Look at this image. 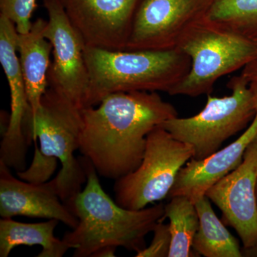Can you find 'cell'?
Instances as JSON below:
<instances>
[{"instance_id":"obj_21","label":"cell","mask_w":257,"mask_h":257,"mask_svg":"<svg viewBox=\"0 0 257 257\" xmlns=\"http://www.w3.org/2000/svg\"><path fill=\"white\" fill-rule=\"evenodd\" d=\"M35 156L33 162L28 170L18 172V177L26 182L34 184H43L48 182V179L55 172L57 165V159L42 155L40 148L35 142Z\"/></svg>"},{"instance_id":"obj_7","label":"cell","mask_w":257,"mask_h":257,"mask_svg":"<svg viewBox=\"0 0 257 257\" xmlns=\"http://www.w3.org/2000/svg\"><path fill=\"white\" fill-rule=\"evenodd\" d=\"M193 157L190 145L157 126L147 136L140 166L115 181V202L125 209L139 210L162 200L168 197L179 171Z\"/></svg>"},{"instance_id":"obj_6","label":"cell","mask_w":257,"mask_h":257,"mask_svg":"<svg viewBox=\"0 0 257 257\" xmlns=\"http://www.w3.org/2000/svg\"><path fill=\"white\" fill-rule=\"evenodd\" d=\"M227 87L231 91L229 96L207 94V104L197 114L177 116L159 126L176 140L190 145L195 160L217 152L226 140L246 128L256 114V94L241 74L230 79Z\"/></svg>"},{"instance_id":"obj_14","label":"cell","mask_w":257,"mask_h":257,"mask_svg":"<svg viewBox=\"0 0 257 257\" xmlns=\"http://www.w3.org/2000/svg\"><path fill=\"white\" fill-rule=\"evenodd\" d=\"M256 114L244 133L234 143L203 160L192 158L179 171L168 197L182 195L195 204L209 189L241 163L250 144L257 138Z\"/></svg>"},{"instance_id":"obj_15","label":"cell","mask_w":257,"mask_h":257,"mask_svg":"<svg viewBox=\"0 0 257 257\" xmlns=\"http://www.w3.org/2000/svg\"><path fill=\"white\" fill-rule=\"evenodd\" d=\"M46 24V20L37 19L28 33H18L17 40L19 61L30 106L28 114L30 118L35 117L48 88L52 45L44 35Z\"/></svg>"},{"instance_id":"obj_9","label":"cell","mask_w":257,"mask_h":257,"mask_svg":"<svg viewBox=\"0 0 257 257\" xmlns=\"http://www.w3.org/2000/svg\"><path fill=\"white\" fill-rule=\"evenodd\" d=\"M213 0H141L134 18L127 51L167 50L204 18Z\"/></svg>"},{"instance_id":"obj_16","label":"cell","mask_w":257,"mask_h":257,"mask_svg":"<svg viewBox=\"0 0 257 257\" xmlns=\"http://www.w3.org/2000/svg\"><path fill=\"white\" fill-rule=\"evenodd\" d=\"M60 221L47 219L40 223H23L13 218L0 220V256L8 257L18 246H41L37 257H62L71 245L55 236V229Z\"/></svg>"},{"instance_id":"obj_17","label":"cell","mask_w":257,"mask_h":257,"mask_svg":"<svg viewBox=\"0 0 257 257\" xmlns=\"http://www.w3.org/2000/svg\"><path fill=\"white\" fill-rule=\"evenodd\" d=\"M199 226L193 240L192 250L205 257H241L239 241L216 216L207 196L195 203Z\"/></svg>"},{"instance_id":"obj_8","label":"cell","mask_w":257,"mask_h":257,"mask_svg":"<svg viewBox=\"0 0 257 257\" xmlns=\"http://www.w3.org/2000/svg\"><path fill=\"white\" fill-rule=\"evenodd\" d=\"M48 20L44 35L52 45L53 62L48 73V86L79 108H85L89 73L85 59L86 44L71 23L60 0H45Z\"/></svg>"},{"instance_id":"obj_1","label":"cell","mask_w":257,"mask_h":257,"mask_svg":"<svg viewBox=\"0 0 257 257\" xmlns=\"http://www.w3.org/2000/svg\"><path fill=\"white\" fill-rule=\"evenodd\" d=\"M82 114L79 150L98 175L115 181L140 166L149 134L178 116L172 104L149 92L109 94Z\"/></svg>"},{"instance_id":"obj_19","label":"cell","mask_w":257,"mask_h":257,"mask_svg":"<svg viewBox=\"0 0 257 257\" xmlns=\"http://www.w3.org/2000/svg\"><path fill=\"white\" fill-rule=\"evenodd\" d=\"M206 18L257 43V0H213Z\"/></svg>"},{"instance_id":"obj_4","label":"cell","mask_w":257,"mask_h":257,"mask_svg":"<svg viewBox=\"0 0 257 257\" xmlns=\"http://www.w3.org/2000/svg\"><path fill=\"white\" fill-rule=\"evenodd\" d=\"M82 110L48 86L35 117L27 115L25 121L28 145L38 140L42 155L57 159L62 164L58 175L50 182L69 209L82 190V184L87 182L84 166L80 159L74 157V152L79 149Z\"/></svg>"},{"instance_id":"obj_3","label":"cell","mask_w":257,"mask_h":257,"mask_svg":"<svg viewBox=\"0 0 257 257\" xmlns=\"http://www.w3.org/2000/svg\"><path fill=\"white\" fill-rule=\"evenodd\" d=\"M89 73L85 108L114 93L171 91L191 67L190 58L176 47L167 50L111 51L84 49Z\"/></svg>"},{"instance_id":"obj_5","label":"cell","mask_w":257,"mask_h":257,"mask_svg":"<svg viewBox=\"0 0 257 257\" xmlns=\"http://www.w3.org/2000/svg\"><path fill=\"white\" fill-rule=\"evenodd\" d=\"M177 48L191 60L188 74L170 95L196 97L209 94L221 77L257 59L256 42L219 26L206 16L193 24Z\"/></svg>"},{"instance_id":"obj_12","label":"cell","mask_w":257,"mask_h":257,"mask_svg":"<svg viewBox=\"0 0 257 257\" xmlns=\"http://www.w3.org/2000/svg\"><path fill=\"white\" fill-rule=\"evenodd\" d=\"M18 32L14 24L0 15V62L9 84L11 113L3 134L0 161L18 172L25 170L28 147L25 121L30 111L26 86L17 55Z\"/></svg>"},{"instance_id":"obj_24","label":"cell","mask_w":257,"mask_h":257,"mask_svg":"<svg viewBox=\"0 0 257 257\" xmlns=\"http://www.w3.org/2000/svg\"><path fill=\"white\" fill-rule=\"evenodd\" d=\"M243 256H257V245L249 249H242Z\"/></svg>"},{"instance_id":"obj_11","label":"cell","mask_w":257,"mask_h":257,"mask_svg":"<svg viewBox=\"0 0 257 257\" xmlns=\"http://www.w3.org/2000/svg\"><path fill=\"white\" fill-rule=\"evenodd\" d=\"M86 45L124 51L141 0H60Z\"/></svg>"},{"instance_id":"obj_13","label":"cell","mask_w":257,"mask_h":257,"mask_svg":"<svg viewBox=\"0 0 257 257\" xmlns=\"http://www.w3.org/2000/svg\"><path fill=\"white\" fill-rule=\"evenodd\" d=\"M0 216L56 219L74 229L78 219L61 201L50 182L34 184L12 175L10 167L0 161Z\"/></svg>"},{"instance_id":"obj_18","label":"cell","mask_w":257,"mask_h":257,"mask_svg":"<svg viewBox=\"0 0 257 257\" xmlns=\"http://www.w3.org/2000/svg\"><path fill=\"white\" fill-rule=\"evenodd\" d=\"M167 218L170 219L172 235L169 257L196 256L192 251L193 240L199 226L195 204L185 196L170 198V202L165 206V219Z\"/></svg>"},{"instance_id":"obj_23","label":"cell","mask_w":257,"mask_h":257,"mask_svg":"<svg viewBox=\"0 0 257 257\" xmlns=\"http://www.w3.org/2000/svg\"><path fill=\"white\" fill-rule=\"evenodd\" d=\"M241 75L246 79L251 90L257 95V59L243 67Z\"/></svg>"},{"instance_id":"obj_22","label":"cell","mask_w":257,"mask_h":257,"mask_svg":"<svg viewBox=\"0 0 257 257\" xmlns=\"http://www.w3.org/2000/svg\"><path fill=\"white\" fill-rule=\"evenodd\" d=\"M153 233L151 243L137 252V257H169L172 243L170 224L160 221L155 226Z\"/></svg>"},{"instance_id":"obj_20","label":"cell","mask_w":257,"mask_h":257,"mask_svg":"<svg viewBox=\"0 0 257 257\" xmlns=\"http://www.w3.org/2000/svg\"><path fill=\"white\" fill-rule=\"evenodd\" d=\"M37 7V0H0V15L14 24L19 34H26L32 28Z\"/></svg>"},{"instance_id":"obj_25","label":"cell","mask_w":257,"mask_h":257,"mask_svg":"<svg viewBox=\"0 0 257 257\" xmlns=\"http://www.w3.org/2000/svg\"><path fill=\"white\" fill-rule=\"evenodd\" d=\"M256 196H257V186H256Z\"/></svg>"},{"instance_id":"obj_10","label":"cell","mask_w":257,"mask_h":257,"mask_svg":"<svg viewBox=\"0 0 257 257\" xmlns=\"http://www.w3.org/2000/svg\"><path fill=\"white\" fill-rule=\"evenodd\" d=\"M257 138L234 170L214 184L206 196L222 213L225 225L234 228L243 249L257 245Z\"/></svg>"},{"instance_id":"obj_2","label":"cell","mask_w":257,"mask_h":257,"mask_svg":"<svg viewBox=\"0 0 257 257\" xmlns=\"http://www.w3.org/2000/svg\"><path fill=\"white\" fill-rule=\"evenodd\" d=\"M80 160L87 182L70 207L78 224L62 238L74 250L73 256H115L118 247L136 253L146 247L147 235L165 220V204L139 210L121 207L104 192L91 162L84 157Z\"/></svg>"}]
</instances>
